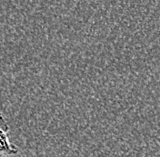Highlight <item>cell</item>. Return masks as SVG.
I'll return each instance as SVG.
<instances>
[{
    "label": "cell",
    "mask_w": 160,
    "mask_h": 157,
    "mask_svg": "<svg viewBox=\"0 0 160 157\" xmlns=\"http://www.w3.org/2000/svg\"><path fill=\"white\" fill-rule=\"evenodd\" d=\"M8 130V123L0 115V155L3 156H11L18 154V148L9 141Z\"/></svg>",
    "instance_id": "obj_1"
}]
</instances>
